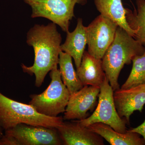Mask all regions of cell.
Returning <instances> with one entry per match:
<instances>
[{"label":"cell","instance_id":"6","mask_svg":"<svg viewBox=\"0 0 145 145\" xmlns=\"http://www.w3.org/2000/svg\"><path fill=\"white\" fill-rule=\"evenodd\" d=\"M100 88L97 106L93 113L85 119L76 121L85 127L94 123H103L117 132L125 133L127 131L126 123L118 114L114 104V91L106 77Z\"/></svg>","mask_w":145,"mask_h":145},{"label":"cell","instance_id":"5","mask_svg":"<svg viewBox=\"0 0 145 145\" xmlns=\"http://www.w3.org/2000/svg\"><path fill=\"white\" fill-rule=\"evenodd\" d=\"M31 7L32 18H44L58 25L65 32L69 31L74 15L75 5H84L88 0H24Z\"/></svg>","mask_w":145,"mask_h":145},{"label":"cell","instance_id":"4","mask_svg":"<svg viewBox=\"0 0 145 145\" xmlns=\"http://www.w3.org/2000/svg\"><path fill=\"white\" fill-rule=\"evenodd\" d=\"M57 66L50 71L51 82L45 90L29 96L31 100L29 104L40 114L50 117H57L64 112L70 96Z\"/></svg>","mask_w":145,"mask_h":145},{"label":"cell","instance_id":"21","mask_svg":"<svg viewBox=\"0 0 145 145\" xmlns=\"http://www.w3.org/2000/svg\"><path fill=\"white\" fill-rule=\"evenodd\" d=\"M134 89L138 90H145V84L138 86L136 87L133 88Z\"/></svg>","mask_w":145,"mask_h":145},{"label":"cell","instance_id":"9","mask_svg":"<svg viewBox=\"0 0 145 145\" xmlns=\"http://www.w3.org/2000/svg\"><path fill=\"white\" fill-rule=\"evenodd\" d=\"M100 91L99 87L85 86L70 95L63 117L65 121L82 120L90 116L98 104Z\"/></svg>","mask_w":145,"mask_h":145},{"label":"cell","instance_id":"2","mask_svg":"<svg viewBox=\"0 0 145 145\" xmlns=\"http://www.w3.org/2000/svg\"><path fill=\"white\" fill-rule=\"evenodd\" d=\"M145 47L124 29L117 27L114 40L102 59L103 69L113 91L120 89L119 74L125 65H129L133 58L142 55Z\"/></svg>","mask_w":145,"mask_h":145},{"label":"cell","instance_id":"17","mask_svg":"<svg viewBox=\"0 0 145 145\" xmlns=\"http://www.w3.org/2000/svg\"><path fill=\"white\" fill-rule=\"evenodd\" d=\"M137 10H126L128 24L135 32L134 38L145 47V0H135Z\"/></svg>","mask_w":145,"mask_h":145},{"label":"cell","instance_id":"23","mask_svg":"<svg viewBox=\"0 0 145 145\" xmlns=\"http://www.w3.org/2000/svg\"></svg>","mask_w":145,"mask_h":145},{"label":"cell","instance_id":"14","mask_svg":"<svg viewBox=\"0 0 145 145\" xmlns=\"http://www.w3.org/2000/svg\"><path fill=\"white\" fill-rule=\"evenodd\" d=\"M105 139L111 145H144L143 138L136 133L127 130L125 133L114 130L108 125L102 123H96L87 126Z\"/></svg>","mask_w":145,"mask_h":145},{"label":"cell","instance_id":"10","mask_svg":"<svg viewBox=\"0 0 145 145\" xmlns=\"http://www.w3.org/2000/svg\"><path fill=\"white\" fill-rule=\"evenodd\" d=\"M63 145H104L103 138L76 120L64 121L57 127Z\"/></svg>","mask_w":145,"mask_h":145},{"label":"cell","instance_id":"18","mask_svg":"<svg viewBox=\"0 0 145 145\" xmlns=\"http://www.w3.org/2000/svg\"><path fill=\"white\" fill-rule=\"evenodd\" d=\"M132 62V69L121 89H130L145 84V51L142 55L134 57Z\"/></svg>","mask_w":145,"mask_h":145},{"label":"cell","instance_id":"20","mask_svg":"<svg viewBox=\"0 0 145 145\" xmlns=\"http://www.w3.org/2000/svg\"><path fill=\"white\" fill-rule=\"evenodd\" d=\"M130 131L132 132L136 133L139 135H142L144 140L145 143V120L144 123L140 126L130 130Z\"/></svg>","mask_w":145,"mask_h":145},{"label":"cell","instance_id":"13","mask_svg":"<svg viewBox=\"0 0 145 145\" xmlns=\"http://www.w3.org/2000/svg\"><path fill=\"white\" fill-rule=\"evenodd\" d=\"M67 33L65 41L61 44V50L72 57L77 69L80 65L87 44L86 27L83 25L82 19L78 18L77 26L74 31L71 32L68 31Z\"/></svg>","mask_w":145,"mask_h":145},{"label":"cell","instance_id":"15","mask_svg":"<svg viewBox=\"0 0 145 145\" xmlns=\"http://www.w3.org/2000/svg\"><path fill=\"white\" fill-rule=\"evenodd\" d=\"M96 9L101 15L114 22L134 38L135 32L129 27L126 19V10L122 0H94Z\"/></svg>","mask_w":145,"mask_h":145},{"label":"cell","instance_id":"8","mask_svg":"<svg viewBox=\"0 0 145 145\" xmlns=\"http://www.w3.org/2000/svg\"><path fill=\"white\" fill-rule=\"evenodd\" d=\"M13 136L18 145H62L57 128L20 124L5 131Z\"/></svg>","mask_w":145,"mask_h":145},{"label":"cell","instance_id":"22","mask_svg":"<svg viewBox=\"0 0 145 145\" xmlns=\"http://www.w3.org/2000/svg\"><path fill=\"white\" fill-rule=\"evenodd\" d=\"M3 133L2 129L0 127V138L3 135Z\"/></svg>","mask_w":145,"mask_h":145},{"label":"cell","instance_id":"12","mask_svg":"<svg viewBox=\"0 0 145 145\" xmlns=\"http://www.w3.org/2000/svg\"><path fill=\"white\" fill-rule=\"evenodd\" d=\"M79 79L84 86H101L106 77L102 60L96 59L85 51L80 65L76 70Z\"/></svg>","mask_w":145,"mask_h":145},{"label":"cell","instance_id":"16","mask_svg":"<svg viewBox=\"0 0 145 145\" xmlns=\"http://www.w3.org/2000/svg\"><path fill=\"white\" fill-rule=\"evenodd\" d=\"M72 58L70 55L63 51L60 52L59 65L61 77L70 95L84 86L73 67Z\"/></svg>","mask_w":145,"mask_h":145},{"label":"cell","instance_id":"3","mask_svg":"<svg viewBox=\"0 0 145 145\" xmlns=\"http://www.w3.org/2000/svg\"><path fill=\"white\" fill-rule=\"evenodd\" d=\"M63 121L62 117H50L40 114L29 104L14 101L0 91V127L5 131L22 123L57 128Z\"/></svg>","mask_w":145,"mask_h":145},{"label":"cell","instance_id":"1","mask_svg":"<svg viewBox=\"0 0 145 145\" xmlns=\"http://www.w3.org/2000/svg\"><path fill=\"white\" fill-rule=\"evenodd\" d=\"M26 42L34 48V64L28 67L22 64L21 66L24 72L35 75V85L40 87L48 73L59 64L61 36L54 23L35 24L27 32Z\"/></svg>","mask_w":145,"mask_h":145},{"label":"cell","instance_id":"7","mask_svg":"<svg viewBox=\"0 0 145 145\" xmlns=\"http://www.w3.org/2000/svg\"><path fill=\"white\" fill-rule=\"evenodd\" d=\"M118 25L100 14L86 27L89 54L102 59L114 40Z\"/></svg>","mask_w":145,"mask_h":145},{"label":"cell","instance_id":"11","mask_svg":"<svg viewBox=\"0 0 145 145\" xmlns=\"http://www.w3.org/2000/svg\"><path fill=\"white\" fill-rule=\"evenodd\" d=\"M113 97L119 117L128 125H129L130 118L133 112H142L145 105V90L120 88L114 91Z\"/></svg>","mask_w":145,"mask_h":145},{"label":"cell","instance_id":"19","mask_svg":"<svg viewBox=\"0 0 145 145\" xmlns=\"http://www.w3.org/2000/svg\"><path fill=\"white\" fill-rule=\"evenodd\" d=\"M0 145H18V144L13 136L5 133L0 138Z\"/></svg>","mask_w":145,"mask_h":145}]
</instances>
